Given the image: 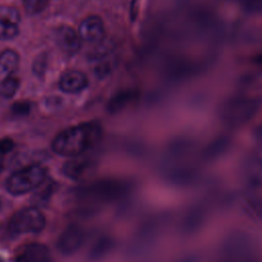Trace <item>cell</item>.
<instances>
[{
    "label": "cell",
    "instance_id": "cell-1",
    "mask_svg": "<svg viewBox=\"0 0 262 262\" xmlns=\"http://www.w3.org/2000/svg\"><path fill=\"white\" fill-rule=\"evenodd\" d=\"M101 126L96 121L82 123L61 131L52 141V149L60 156L77 157L93 147L101 137Z\"/></svg>",
    "mask_w": 262,
    "mask_h": 262
},
{
    "label": "cell",
    "instance_id": "cell-2",
    "mask_svg": "<svg viewBox=\"0 0 262 262\" xmlns=\"http://www.w3.org/2000/svg\"><path fill=\"white\" fill-rule=\"evenodd\" d=\"M259 101L255 98L239 95L228 99L220 110L221 120L230 127L247 123L257 112Z\"/></svg>",
    "mask_w": 262,
    "mask_h": 262
},
{
    "label": "cell",
    "instance_id": "cell-3",
    "mask_svg": "<svg viewBox=\"0 0 262 262\" xmlns=\"http://www.w3.org/2000/svg\"><path fill=\"white\" fill-rule=\"evenodd\" d=\"M46 179V169L38 164L13 172L6 180V189L11 194H24L36 189Z\"/></svg>",
    "mask_w": 262,
    "mask_h": 262
},
{
    "label": "cell",
    "instance_id": "cell-4",
    "mask_svg": "<svg viewBox=\"0 0 262 262\" xmlns=\"http://www.w3.org/2000/svg\"><path fill=\"white\" fill-rule=\"evenodd\" d=\"M128 191V185L121 180H100L78 190V196L92 202H112L122 198Z\"/></svg>",
    "mask_w": 262,
    "mask_h": 262
},
{
    "label": "cell",
    "instance_id": "cell-5",
    "mask_svg": "<svg viewBox=\"0 0 262 262\" xmlns=\"http://www.w3.org/2000/svg\"><path fill=\"white\" fill-rule=\"evenodd\" d=\"M18 63L16 51L6 49L0 54V95L5 98L12 97L18 89L19 80L15 75Z\"/></svg>",
    "mask_w": 262,
    "mask_h": 262
},
{
    "label": "cell",
    "instance_id": "cell-6",
    "mask_svg": "<svg viewBox=\"0 0 262 262\" xmlns=\"http://www.w3.org/2000/svg\"><path fill=\"white\" fill-rule=\"evenodd\" d=\"M45 217L37 208H25L17 211L8 222V230L12 234L37 233L45 227Z\"/></svg>",
    "mask_w": 262,
    "mask_h": 262
},
{
    "label": "cell",
    "instance_id": "cell-7",
    "mask_svg": "<svg viewBox=\"0 0 262 262\" xmlns=\"http://www.w3.org/2000/svg\"><path fill=\"white\" fill-rule=\"evenodd\" d=\"M20 16L11 6L0 5V40H10L19 32Z\"/></svg>",
    "mask_w": 262,
    "mask_h": 262
},
{
    "label": "cell",
    "instance_id": "cell-8",
    "mask_svg": "<svg viewBox=\"0 0 262 262\" xmlns=\"http://www.w3.org/2000/svg\"><path fill=\"white\" fill-rule=\"evenodd\" d=\"M13 262H52V258L47 247L31 243L17 249L13 256Z\"/></svg>",
    "mask_w": 262,
    "mask_h": 262
},
{
    "label": "cell",
    "instance_id": "cell-9",
    "mask_svg": "<svg viewBox=\"0 0 262 262\" xmlns=\"http://www.w3.org/2000/svg\"><path fill=\"white\" fill-rule=\"evenodd\" d=\"M84 232L78 225H69L59 235L57 249L60 253L70 255L76 252L82 245Z\"/></svg>",
    "mask_w": 262,
    "mask_h": 262
},
{
    "label": "cell",
    "instance_id": "cell-10",
    "mask_svg": "<svg viewBox=\"0 0 262 262\" xmlns=\"http://www.w3.org/2000/svg\"><path fill=\"white\" fill-rule=\"evenodd\" d=\"M78 34L85 41L91 43L100 42L105 36L103 21L97 15L88 16L80 24Z\"/></svg>",
    "mask_w": 262,
    "mask_h": 262
},
{
    "label": "cell",
    "instance_id": "cell-11",
    "mask_svg": "<svg viewBox=\"0 0 262 262\" xmlns=\"http://www.w3.org/2000/svg\"><path fill=\"white\" fill-rule=\"evenodd\" d=\"M55 40L59 48L69 55L77 53L81 46V37L73 28L68 26H61L56 30Z\"/></svg>",
    "mask_w": 262,
    "mask_h": 262
},
{
    "label": "cell",
    "instance_id": "cell-12",
    "mask_svg": "<svg viewBox=\"0 0 262 262\" xmlns=\"http://www.w3.org/2000/svg\"><path fill=\"white\" fill-rule=\"evenodd\" d=\"M244 183L255 189L262 187V157H254L246 162L242 170Z\"/></svg>",
    "mask_w": 262,
    "mask_h": 262
},
{
    "label": "cell",
    "instance_id": "cell-13",
    "mask_svg": "<svg viewBox=\"0 0 262 262\" xmlns=\"http://www.w3.org/2000/svg\"><path fill=\"white\" fill-rule=\"evenodd\" d=\"M94 169V161L89 158H78L67 162L63 165V174L74 180L85 178Z\"/></svg>",
    "mask_w": 262,
    "mask_h": 262
},
{
    "label": "cell",
    "instance_id": "cell-14",
    "mask_svg": "<svg viewBox=\"0 0 262 262\" xmlns=\"http://www.w3.org/2000/svg\"><path fill=\"white\" fill-rule=\"evenodd\" d=\"M59 88L67 93H78L88 85L87 77L84 73L76 70L66 72L59 79Z\"/></svg>",
    "mask_w": 262,
    "mask_h": 262
},
{
    "label": "cell",
    "instance_id": "cell-15",
    "mask_svg": "<svg viewBox=\"0 0 262 262\" xmlns=\"http://www.w3.org/2000/svg\"><path fill=\"white\" fill-rule=\"evenodd\" d=\"M54 182L51 180H44L37 188L36 192L34 193L33 200L35 201L36 205H44L45 202L49 200L54 191Z\"/></svg>",
    "mask_w": 262,
    "mask_h": 262
},
{
    "label": "cell",
    "instance_id": "cell-16",
    "mask_svg": "<svg viewBox=\"0 0 262 262\" xmlns=\"http://www.w3.org/2000/svg\"><path fill=\"white\" fill-rule=\"evenodd\" d=\"M132 98H133V95L128 92L124 93V94L117 95L116 97H114L112 99V101H110L108 108L111 112H118V111L122 110L123 107H125L129 103V101H131Z\"/></svg>",
    "mask_w": 262,
    "mask_h": 262
},
{
    "label": "cell",
    "instance_id": "cell-17",
    "mask_svg": "<svg viewBox=\"0 0 262 262\" xmlns=\"http://www.w3.org/2000/svg\"><path fill=\"white\" fill-rule=\"evenodd\" d=\"M25 9L30 14H36L44 10L48 0H23Z\"/></svg>",
    "mask_w": 262,
    "mask_h": 262
},
{
    "label": "cell",
    "instance_id": "cell-18",
    "mask_svg": "<svg viewBox=\"0 0 262 262\" xmlns=\"http://www.w3.org/2000/svg\"><path fill=\"white\" fill-rule=\"evenodd\" d=\"M11 110L14 115L24 116V115H28L30 113L31 106H30V103L27 101H17L13 104Z\"/></svg>",
    "mask_w": 262,
    "mask_h": 262
},
{
    "label": "cell",
    "instance_id": "cell-19",
    "mask_svg": "<svg viewBox=\"0 0 262 262\" xmlns=\"http://www.w3.org/2000/svg\"><path fill=\"white\" fill-rule=\"evenodd\" d=\"M46 55H40L35 59L33 69H34V73L38 76L43 75L45 70H46Z\"/></svg>",
    "mask_w": 262,
    "mask_h": 262
},
{
    "label": "cell",
    "instance_id": "cell-20",
    "mask_svg": "<svg viewBox=\"0 0 262 262\" xmlns=\"http://www.w3.org/2000/svg\"><path fill=\"white\" fill-rule=\"evenodd\" d=\"M13 146H14V144H13L12 139H10L8 137L0 139V151L3 155H5V154L9 152L10 150H12Z\"/></svg>",
    "mask_w": 262,
    "mask_h": 262
},
{
    "label": "cell",
    "instance_id": "cell-21",
    "mask_svg": "<svg viewBox=\"0 0 262 262\" xmlns=\"http://www.w3.org/2000/svg\"><path fill=\"white\" fill-rule=\"evenodd\" d=\"M255 138H256V140H257L260 144H262V125L256 130Z\"/></svg>",
    "mask_w": 262,
    "mask_h": 262
},
{
    "label": "cell",
    "instance_id": "cell-22",
    "mask_svg": "<svg viewBox=\"0 0 262 262\" xmlns=\"http://www.w3.org/2000/svg\"><path fill=\"white\" fill-rule=\"evenodd\" d=\"M255 211L256 213L259 215V216H262V202L261 203H258L255 207ZM262 218V217H261Z\"/></svg>",
    "mask_w": 262,
    "mask_h": 262
},
{
    "label": "cell",
    "instance_id": "cell-23",
    "mask_svg": "<svg viewBox=\"0 0 262 262\" xmlns=\"http://www.w3.org/2000/svg\"><path fill=\"white\" fill-rule=\"evenodd\" d=\"M3 154L0 151V173H1V171H2V168H3Z\"/></svg>",
    "mask_w": 262,
    "mask_h": 262
},
{
    "label": "cell",
    "instance_id": "cell-24",
    "mask_svg": "<svg viewBox=\"0 0 262 262\" xmlns=\"http://www.w3.org/2000/svg\"><path fill=\"white\" fill-rule=\"evenodd\" d=\"M0 262H1V261H0Z\"/></svg>",
    "mask_w": 262,
    "mask_h": 262
}]
</instances>
